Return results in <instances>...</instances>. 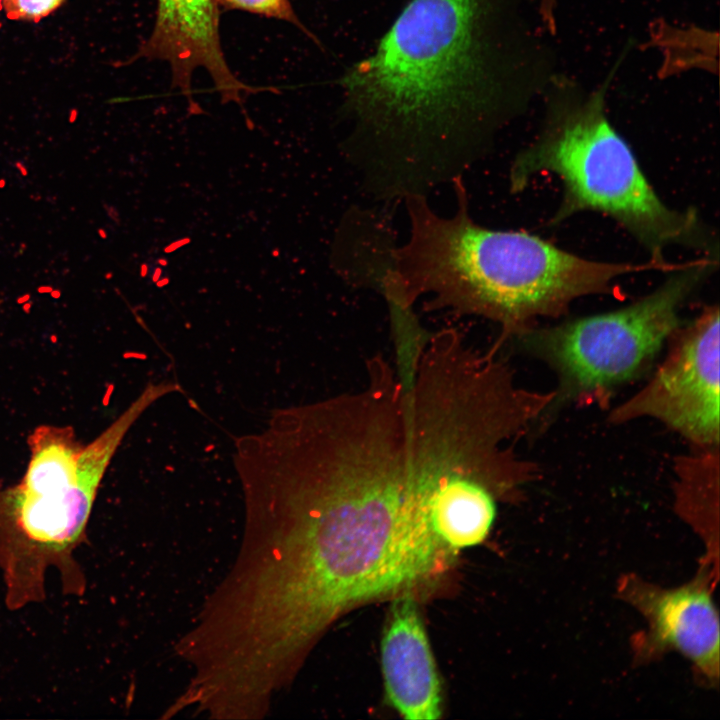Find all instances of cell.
Listing matches in <instances>:
<instances>
[{"label": "cell", "mask_w": 720, "mask_h": 720, "mask_svg": "<svg viewBox=\"0 0 720 720\" xmlns=\"http://www.w3.org/2000/svg\"><path fill=\"white\" fill-rule=\"evenodd\" d=\"M245 499L238 556L212 592L218 617L259 669L293 679L347 611L440 576L455 552L409 478L403 426L333 406L265 435L237 461Z\"/></svg>", "instance_id": "cell-1"}, {"label": "cell", "mask_w": 720, "mask_h": 720, "mask_svg": "<svg viewBox=\"0 0 720 720\" xmlns=\"http://www.w3.org/2000/svg\"><path fill=\"white\" fill-rule=\"evenodd\" d=\"M168 393L149 384L95 439L84 444L71 425L42 424L27 438L20 481L0 488V568L10 609L43 600L49 568L63 590L81 594L85 581L73 557L107 468L140 415Z\"/></svg>", "instance_id": "cell-5"}, {"label": "cell", "mask_w": 720, "mask_h": 720, "mask_svg": "<svg viewBox=\"0 0 720 720\" xmlns=\"http://www.w3.org/2000/svg\"><path fill=\"white\" fill-rule=\"evenodd\" d=\"M0 303H1V301H0Z\"/></svg>", "instance_id": "cell-15"}, {"label": "cell", "mask_w": 720, "mask_h": 720, "mask_svg": "<svg viewBox=\"0 0 720 720\" xmlns=\"http://www.w3.org/2000/svg\"><path fill=\"white\" fill-rule=\"evenodd\" d=\"M458 209L435 214L419 194L406 196L410 235L391 251L380 276L383 292L412 306L431 296L430 309H448L497 323L501 339L518 337L541 318H556L581 297L608 293L622 276L646 264L583 258L527 232L492 230L475 223L457 180Z\"/></svg>", "instance_id": "cell-3"}, {"label": "cell", "mask_w": 720, "mask_h": 720, "mask_svg": "<svg viewBox=\"0 0 720 720\" xmlns=\"http://www.w3.org/2000/svg\"><path fill=\"white\" fill-rule=\"evenodd\" d=\"M607 90L608 81L591 92L568 80L553 82L543 128L512 163V190H523L543 172L558 176L563 198L553 224L581 211L601 212L629 232L662 270L678 266L665 260L671 246L718 256L717 241L696 210L667 206L648 182L608 119Z\"/></svg>", "instance_id": "cell-4"}, {"label": "cell", "mask_w": 720, "mask_h": 720, "mask_svg": "<svg viewBox=\"0 0 720 720\" xmlns=\"http://www.w3.org/2000/svg\"><path fill=\"white\" fill-rule=\"evenodd\" d=\"M434 531L454 551L480 544L488 536L500 495L487 484L463 479H426Z\"/></svg>", "instance_id": "cell-11"}, {"label": "cell", "mask_w": 720, "mask_h": 720, "mask_svg": "<svg viewBox=\"0 0 720 720\" xmlns=\"http://www.w3.org/2000/svg\"><path fill=\"white\" fill-rule=\"evenodd\" d=\"M719 307H705L671 336L668 352L636 393L608 415L614 425L655 419L693 447L719 446Z\"/></svg>", "instance_id": "cell-7"}, {"label": "cell", "mask_w": 720, "mask_h": 720, "mask_svg": "<svg viewBox=\"0 0 720 720\" xmlns=\"http://www.w3.org/2000/svg\"><path fill=\"white\" fill-rule=\"evenodd\" d=\"M392 599L381 641L386 696L405 719H438L441 684L414 594L406 592Z\"/></svg>", "instance_id": "cell-10"}, {"label": "cell", "mask_w": 720, "mask_h": 720, "mask_svg": "<svg viewBox=\"0 0 720 720\" xmlns=\"http://www.w3.org/2000/svg\"><path fill=\"white\" fill-rule=\"evenodd\" d=\"M719 459V446L694 447L674 462L676 510L706 536L708 544L717 531Z\"/></svg>", "instance_id": "cell-12"}, {"label": "cell", "mask_w": 720, "mask_h": 720, "mask_svg": "<svg viewBox=\"0 0 720 720\" xmlns=\"http://www.w3.org/2000/svg\"><path fill=\"white\" fill-rule=\"evenodd\" d=\"M711 563L703 562L690 581L674 588H663L633 574L620 578L619 598L647 622V629L632 641L635 664H647L675 651L689 660L704 685H718L720 630L712 597L716 575Z\"/></svg>", "instance_id": "cell-8"}, {"label": "cell", "mask_w": 720, "mask_h": 720, "mask_svg": "<svg viewBox=\"0 0 720 720\" xmlns=\"http://www.w3.org/2000/svg\"><path fill=\"white\" fill-rule=\"evenodd\" d=\"M64 0H3L8 17L37 21L47 16Z\"/></svg>", "instance_id": "cell-14"}, {"label": "cell", "mask_w": 720, "mask_h": 720, "mask_svg": "<svg viewBox=\"0 0 720 720\" xmlns=\"http://www.w3.org/2000/svg\"><path fill=\"white\" fill-rule=\"evenodd\" d=\"M493 0H412L342 84L395 171L444 176L450 156L502 99L490 41ZM456 155V157H457Z\"/></svg>", "instance_id": "cell-2"}, {"label": "cell", "mask_w": 720, "mask_h": 720, "mask_svg": "<svg viewBox=\"0 0 720 720\" xmlns=\"http://www.w3.org/2000/svg\"><path fill=\"white\" fill-rule=\"evenodd\" d=\"M219 9L216 0H157L152 32L135 55L168 63L172 86L192 110V79L199 68L210 75L223 102L241 105L244 96L266 91L243 83L229 68L220 43Z\"/></svg>", "instance_id": "cell-9"}, {"label": "cell", "mask_w": 720, "mask_h": 720, "mask_svg": "<svg viewBox=\"0 0 720 720\" xmlns=\"http://www.w3.org/2000/svg\"><path fill=\"white\" fill-rule=\"evenodd\" d=\"M717 264L718 257L704 255L679 264L654 291L623 308L519 335L525 350L557 378L549 409L606 402L647 373L682 324L680 311Z\"/></svg>", "instance_id": "cell-6"}, {"label": "cell", "mask_w": 720, "mask_h": 720, "mask_svg": "<svg viewBox=\"0 0 720 720\" xmlns=\"http://www.w3.org/2000/svg\"><path fill=\"white\" fill-rule=\"evenodd\" d=\"M219 8L240 10L293 24L309 38H316L298 19L290 0H216Z\"/></svg>", "instance_id": "cell-13"}]
</instances>
